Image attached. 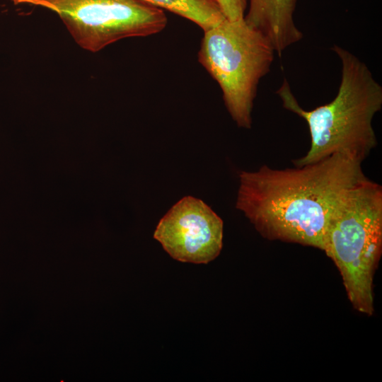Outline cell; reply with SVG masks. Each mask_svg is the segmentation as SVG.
Here are the masks:
<instances>
[{"mask_svg":"<svg viewBox=\"0 0 382 382\" xmlns=\"http://www.w3.org/2000/svg\"><path fill=\"white\" fill-rule=\"evenodd\" d=\"M362 161L337 153L293 168L266 165L241 171L236 207L265 238L323 250L332 214L342 196L366 178Z\"/></svg>","mask_w":382,"mask_h":382,"instance_id":"6da1fadb","label":"cell"},{"mask_svg":"<svg viewBox=\"0 0 382 382\" xmlns=\"http://www.w3.org/2000/svg\"><path fill=\"white\" fill-rule=\"evenodd\" d=\"M331 49L342 64L340 84L332 100L306 110L300 106L286 79L277 91L283 107L302 117L310 132V149L294 161L295 166L337 153L363 161L377 144L372 122L382 108V86L355 54L337 45Z\"/></svg>","mask_w":382,"mask_h":382,"instance_id":"7a4b0ae2","label":"cell"},{"mask_svg":"<svg viewBox=\"0 0 382 382\" xmlns=\"http://www.w3.org/2000/svg\"><path fill=\"white\" fill-rule=\"evenodd\" d=\"M323 251L338 268L358 311L374 313L373 279L382 251V187L365 178L340 199L329 221Z\"/></svg>","mask_w":382,"mask_h":382,"instance_id":"3957f363","label":"cell"},{"mask_svg":"<svg viewBox=\"0 0 382 382\" xmlns=\"http://www.w3.org/2000/svg\"><path fill=\"white\" fill-rule=\"evenodd\" d=\"M274 53L270 40L244 18H226L204 31L198 60L219 84L227 110L240 127H251L257 86L270 71Z\"/></svg>","mask_w":382,"mask_h":382,"instance_id":"277c9868","label":"cell"},{"mask_svg":"<svg viewBox=\"0 0 382 382\" xmlns=\"http://www.w3.org/2000/svg\"><path fill=\"white\" fill-rule=\"evenodd\" d=\"M13 4L55 13L74 42L92 53L124 39L156 35L168 23L163 9L142 0H16Z\"/></svg>","mask_w":382,"mask_h":382,"instance_id":"5b68a950","label":"cell"},{"mask_svg":"<svg viewBox=\"0 0 382 382\" xmlns=\"http://www.w3.org/2000/svg\"><path fill=\"white\" fill-rule=\"evenodd\" d=\"M154 238L176 260L207 264L221 250L223 221L203 201L187 196L160 220Z\"/></svg>","mask_w":382,"mask_h":382,"instance_id":"8992f818","label":"cell"},{"mask_svg":"<svg viewBox=\"0 0 382 382\" xmlns=\"http://www.w3.org/2000/svg\"><path fill=\"white\" fill-rule=\"evenodd\" d=\"M296 4V0H249L245 22L270 40L279 57L303 38L294 23Z\"/></svg>","mask_w":382,"mask_h":382,"instance_id":"52a82bcc","label":"cell"},{"mask_svg":"<svg viewBox=\"0 0 382 382\" xmlns=\"http://www.w3.org/2000/svg\"><path fill=\"white\" fill-rule=\"evenodd\" d=\"M208 30L226 19L216 0H142Z\"/></svg>","mask_w":382,"mask_h":382,"instance_id":"ba28073f","label":"cell"},{"mask_svg":"<svg viewBox=\"0 0 382 382\" xmlns=\"http://www.w3.org/2000/svg\"><path fill=\"white\" fill-rule=\"evenodd\" d=\"M225 18L230 21L244 18L247 0H216Z\"/></svg>","mask_w":382,"mask_h":382,"instance_id":"9c48e42d","label":"cell"},{"mask_svg":"<svg viewBox=\"0 0 382 382\" xmlns=\"http://www.w3.org/2000/svg\"><path fill=\"white\" fill-rule=\"evenodd\" d=\"M13 2H14L16 0H11Z\"/></svg>","mask_w":382,"mask_h":382,"instance_id":"30bf717a","label":"cell"}]
</instances>
